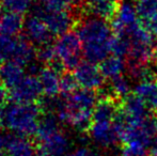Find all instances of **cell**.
Instances as JSON below:
<instances>
[{
	"label": "cell",
	"instance_id": "ffe728a7",
	"mask_svg": "<svg viewBox=\"0 0 157 156\" xmlns=\"http://www.w3.org/2000/svg\"><path fill=\"white\" fill-rule=\"evenodd\" d=\"M99 69L105 79H113L123 75L126 70V61L122 57L111 55L99 63Z\"/></svg>",
	"mask_w": 157,
	"mask_h": 156
},
{
	"label": "cell",
	"instance_id": "3957f363",
	"mask_svg": "<svg viewBox=\"0 0 157 156\" xmlns=\"http://www.w3.org/2000/svg\"><path fill=\"white\" fill-rule=\"evenodd\" d=\"M59 119L49 112L42 117L35 134L40 156H66L72 146L67 135L60 128Z\"/></svg>",
	"mask_w": 157,
	"mask_h": 156
},
{
	"label": "cell",
	"instance_id": "4dcf8cb0",
	"mask_svg": "<svg viewBox=\"0 0 157 156\" xmlns=\"http://www.w3.org/2000/svg\"><path fill=\"white\" fill-rule=\"evenodd\" d=\"M8 136L9 134L0 133V156L6 154V144H8Z\"/></svg>",
	"mask_w": 157,
	"mask_h": 156
},
{
	"label": "cell",
	"instance_id": "f546056e",
	"mask_svg": "<svg viewBox=\"0 0 157 156\" xmlns=\"http://www.w3.org/2000/svg\"><path fill=\"white\" fill-rule=\"evenodd\" d=\"M144 26L151 34L157 40V12L150 19H147V21H144Z\"/></svg>",
	"mask_w": 157,
	"mask_h": 156
},
{
	"label": "cell",
	"instance_id": "f1b7e54d",
	"mask_svg": "<svg viewBox=\"0 0 157 156\" xmlns=\"http://www.w3.org/2000/svg\"><path fill=\"white\" fill-rule=\"evenodd\" d=\"M67 156H98L94 151L89 149L87 146H80L68 153Z\"/></svg>",
	"mask_w": 157,
	"mask_h": 156
},
{
	"label": "cell",
	"instance_id": "30bf717a",
	"mask_svg": "<svg viewBox=\"0 0 157 156\" xmlns=\"http://www.w3.org/2000/svg\"><path fill=\"white\" fill-rule=\"evenodd\" d=\"M74 76L78 86H80L82 89L91 91L101 89L105 82V77L101 74L99 67H96L95 63L89 61L81 62L74 70Z\"/></svg>",
	"mask_w": 157,
	"mask_h": 156
},
{
	"label": "cell",
	"instance_id": "4fadbf2b",
	"mask_svg": "<svg viewBox=\"0 0 157 156\" xmlns=\"http://www.w3.org/2000/svg\"><path fill=\"white\" fill-rule=\"evenodd\" d=\"M120 0H83L85 11L91 16L111 21L118 11Z\"/></svg>",
	"mask_w": 157,
	"mask_h": 156
},
{
	"label": "cell",
	"instance_id": "277c9868",
	"mask_svg": "<svg viewBox=\"0 0 157 156\" xmlns=\"http://www.w3.org/2000/svg\"><path fill=\"white\" fill-rule=\"evenodd\" d=\"M3 124L16 135H35L41 121L42 109L36 104L14 103L6 107L3 111Z\"/></svg>",
	"mask_w": 157,
	"mask_h": 156
},
{
	"label": "cell",
	"instance_id": "e575fe53",
	"mask_svg": "<svg viewBox=\"0 0 157 156\" xmlns=\"http://www.w3.org/2000/svg\"><path fill=\"white\" fill-rule=\"evenodd\" d=\"M155 76H156V79H157V72H156V74H155Z\"/></svg>",
	"mask_w": 157,
	"mask_h": 156
},
{
	"label": "cell",
	"instance_id": "9a60e30c",
	"mask_svg": "<svg viewBox=\"0 0 157 156\" xmlns=\"http://www.w3.org/2000/svg\"><path fill=\"white\" fill-rule=\"evenodd\" d=\"M6 154V156H36L39 153L28 137L9 134Z\"/></svg>",
	"mask_w": 157,
	"mask_h": 156
},
{
	"label": "cell",
	"instance_id": "44dd1931",
	"mask_svg": "<svg viewBox=\"0 0 157 156\" xmlns=\"http://www.w3.org/2000/svg\"><path fill=\"white\" fill-rule=\"evenodd\" d=\"M110 95L113 96L117 100H123L128 96L132 91V83L130 80L124 75H120L118 77L110 79L109 81Z\"/></svg>",
	"mask_w": 157,
	"mask_h": 156
},
{
	"label": "cell",
	"instance_id": "9c48e42d",
	"mask_svg": "<svg viewBox=\"0 0 157 156\" xmlns=\"http://www.w3.org/2000/svg\"><path fill=\"white\" fill-rule=\"evenodd\" d=\"M43 93L41 83L35 75L25 76L14 88L10 90V97L14 103L33 104Z\"/></svg>",
	"mask_w": 157,
	"mask_h": 156
},
{
	"label": "cell",
	"instance_id": "d4e9b609",
	"mask_svg": "<svg viewBox=\"0 0 157 156\" xmlns=\"http://www.w3.org/2000/svg\"><path fill=\"white\" fill-rule=\"evenodd\" d=\"M36 59L41 63L50 65L55 64L57 62V54L55 50V46L52 44H46L39 48L36 50Z\"/></svg>",
	"mask_w": 157,
	"mask_h": 156
},
{
	"label": "cell",
	"instance_id": "7c38bea8",
	"mask_svg": "<svg viewBox=\"0 0 157 156\" xmlns=\"http://www.w3.org/2000/svg\"><path fill=\"white\" fill-rule=\"evenodd\" d=\"M134 94L137 95L149 108L151 112L157 113V79L156 76L138 81L134 88Z\"/></svg>",
	"mask_w": 157,
	"mask_h": 156
},
{
	"label": "cell",
	"instance_id": "836d02e7",
	"mask_svg": "<svg viewBox=\"0 0 157 156\" xmlns=\"http://www.w3.org/2000/svg\"><path fill=\"white\" fill-rule=\"evenodd\" d=\"M2 124H3V115L0 112V127L2 126Z\"/></svg>",
	"mask_w": 157,
	"mask_h": 156
},
{
	"label": "cell",
	"instance_id": "8fae6325",
	"mask_svg": "<svg viewBox=\"0 0 157 156\" xmlns=\"http://www.w3.org/2000/svg\"><path fill=\"white\" fill-rule=\"evenodd\" d=\"M23 30L25 33V38L33 45L40 46V47L49 44L52 36V32L49 31L44 21L35 13H32L25 19Z\"/></svg>",
	"mask_w": 157,
	"mask_h": 156
},
{
	"label": "cell",
	"instance_id": "7402d4cb",
	"mask_svg": "<svg viewBox=\"0 0 157 156\" xmlns=\"http://www.w3.org/2000/svg\"><path fill=\"white\" fill-rule=\"evenodd\" d=\"M137 13L142 23L150 19L157 12V0H134Z\"/></svg>",
	"mask_w": 157,
	"mask_h": 156
},
{
	"label": "cell",
	"instance_id": "4316f807",
	"mask_svg": "<svg viewBox=\"0 0 157 156\" xmlns=\"http://www.w3.org/2000/svg\"><path fill=\"white\" fill-rule=\"evenodd\" d=\"M128 52H129V41H128V39L126 36H114L113 40H112L111 54L125 58V57L128 56Z\"/></svg>",
	"mask_w": 157,
	"mask_h": 156
},
{
	"label": "cell",
	"instance_id": "484cf974",
	"mask_svg": "<svg viewBox=\"0 0 157 156\" xmlns=\"http://www.w3.org/2000/svg\"><path fill=\"white\" fill-rule=\"evenodd\" d=\"M16 43V38L0 34V62L11 60Z\"/></svg>",
	"mask_w": 157,
	"mask_h": 156
},
{
	"label": "cell",
	"instance_id": "7a4b0ae2",
	"mask_svg": "<svg viewBox=\"0 0 157 156\" xmlns=\"http://www.w3.org/2000/svg\"><path fill=\"white\" fill-rule=\"evenodd\" d=\"M77 34L86 61L97 64L111 54L114 34L108 21L90 15L77 24Z\"/></svg>",
	"mask_w": 157,
	"mask_h": 156
},
{
	"label": "cell",
	"instance_id": "2e32d148",
	"mask_svg": "<svg viewBox=\"0 0 157 156\" xmlns=\"http://www.w3.org/2000/svg\"><path fill=\"white\" fill-rule=\"evenodd\" d=\"M59 71L55 67H43L37 74V78L41 83L43 93L47 97H56L60 92V79L61 76Z\"/></svg>",
	"mask_w": 157,
	"mask_h": 156
},
{
	"label": "cell",
	"instance_id": "e0dca14e",
	"mask_svg": "<svg viewBox=\"0 0 157 156\" xmlns=\"http://www.w3.org/2000/svg\"><path fill=\"white\" fill-rule=\"evenodd\" d=\"M25 77L23 65L13 60H8L0 67V80L8 89L14 88Z\"/></svg>",
	"mask_w": 157,
	"mask_h": 156
},
{
	"label": "cell",
	"instance_id": "5bb4252c",
	"mask_svg": "<svg viewBox=\"0 0 157 156\" xmlns=\"http://www.w3.org/2000/svg\"><path fill=\"white\" fill-rule=\"evenodd\" d=\"M150 112L147 105L134 93L120 101V113L126 119L139 120L149 117Z\"/></svg>",
	"mask_w": 157,
	"mask_h": 156
},
{
	"label": "cell",
	"instance_id": "603a6c76",
	"mask_svg": "<svg viewBox=\"0 0 157 156\" xmlns=\"http://www.w3.org/2000/svg\"><path fill=\"white\" fill-rule=\"evenodd\" d=\"M33 0H1V6L6 12L23 15L32 9Z\"/></svg>",
	"mask_w": 157,
	"mask_h": 156
},
{
	"label": "cell",
	"instance_id": "6da1fadb",
	"mask_svg": "<svg viewBox=\"0 0 157 156\" xmlns=\"http://www.w3.org/2000/svg\"><path fill=\"white\" fill-rule=\"evenodd\" d=\"M62 100L48 97L45 108L54 112L61 123L70 125L79 133H88L93 120V112L97 103L96 91L77 89Z\"/></svg>",
	"mask_w": 157,
	"mask_h": 156
},
{
	"label": "cell",
	"instance_id": "83f0119b",
	"mask_svg": "<svg viewBox=\"0 0 157 156\" xmlns=\"http://www.w3.org/2000/svg\"><path fill=\"white\" fill-rule=\"evenodd\" d=\"M78 87V83L74 74L64 73L60 79V92L63 96H67L75 92Z\"/></svg>",
	"mask_w": 157,
	"mask_h": 156
},
{
	"label": "cell",
	"instance_id": "d590c367",
	"mask_svg": "<svg viewBox=\"0 0 157 156\" xmlns=\"http://www.w3.org/2000/svg\"><path fill=\"white\" fill-rule=\"evenodd\" d=\"M0 6H1V0H0Z\"/></svg>",
	"mask_w": 157,
	"mask_h": 156
},
{
	"label": "cell",
	"instance_id": "5b68a950",
	"mask_svg": "<svg viewBox=\"0 0 157 156\" xmlns=\"http://www.w3.org/2000/svg\"><path fill=\"white\" fill-rule=\"evenodd\" d=\"M54 46L57 59L64 69L75 70L81 63L82 45L77 32L67 31L59 36Z\"/></svg>",
	"mask_w": 157,
	"mask_h": 156
},
{
	"label": "cell",
	"instance_id": "d6a6232c",
	"mask_svg": "<svg viewBox=\"0 0 157 156\" xmlns=\"http://www.w3.org/2000/svg\"><path fill=\"white\" fill-rule=\"evenodd\" d=\"M150 156H157V135L154 138L153 142H152V146L150 148Z\"/></svg>",
	"mask_w": 157,
	"mask_h": 156
},
{
	"label": "cell",
	"instance_id": "1f68e13d",
	"mask_svg": "<svg viewBox=\"0 0 157 156\" xmlns=\"http://www.w3.org/2000/svg\"><path fill=\"white\" fill-rule=\"evenodd\" d=\"M8 98V92H6V87L0 81V107L3 106Z\"/></svg>",
	"mask_w": 157,
	"mask_h": 156
},
{
	"label": "cell",
	"instance_id": "52a82bcc",
	"mask_svg": "<svg viewBox=\"0 0 157 156\" xmlns=\"http://www.w3.org/2000/svg\"><path fill=\"white\" fill-rule=\"evenodd\" d=\"M33 13L43 19L52 36H59L66 33L75 25V17L70 11H50L36 4Z\"/></svg>",
	"mask_w": 157,
	"mask_h": 156
},
{
	"label": "cell",
	"instance_id": "8992f818",
	"mask_svg": "<svg viewBox=\"0 0 157 156\" xmlns=\"http://www.w3.org/2000/svg\"><path fill=\"white\" fill-rule=\"evenodd\" d=\"M141 21L134 0H120L118 11L110 21V26L114 36H126Z\"/></svg>",
	"mask_w": 157,
	"mask_h": 156
},
{
	"label": "cell",
	"instance_id": "ac0fdd59",
	"mask_svg": "<svg viewBox=\"0 0 157 156\" xmlns=\"http://www.w3.org/2000/svg\"><path fill=\"white\" fill-rule=\"evenodd\" d=\"M36 58V50L34 45L26 38L16 39L15 47L13 50L11 60L15 61L21 65H30Z\"/></svg>",
	"mask_w": 157,
	"mask_h": 156
},
{
	"label": "cell",
	"instance_id": "cb8c5ba5",
	"mask_svg": "<svg viewBox=\"0 0 157 156\" xmlns=\"http://www.w3.org/2000/svg\"><path fill=\"white\" fill-rule=\"evenodd\" d=\"M79 1L80 0H40L37 4L50 11H70Z\"/></svg>",
	"mask_w": 157,
	"mask_h": 156
},
{
	"label": "cell",
	"instance_id": "d6986e66",
	"mask_svg": "<svg viewBox=\"0 0 157 156\" xmlns=\"http://www.w3.org/2000/svg\"><path fill=\"white\" fill-rule=\"evenodd\" d=\"M21 15L12 12H4L0 15V34L15 36L24 29Z\"/></svg>",
	"mask_w": 157,
	"mask_h": 156
},
{
	"label": "cell",
	"instance_id": "ba28073f",
	"mask_svg": "<svg viewBox=\"0 0 157 156\" xmlns=\"http://www.w3.org/2000/svg\"><path fill=\"white\" fill-rule=\"evenodd\" d=\"M117 119L114 121H92L88 133L96 146L109 149L120 142Z\"/></svg>",
	"mask_w": 157,
	"mask_h": 156
}]
</instances>
